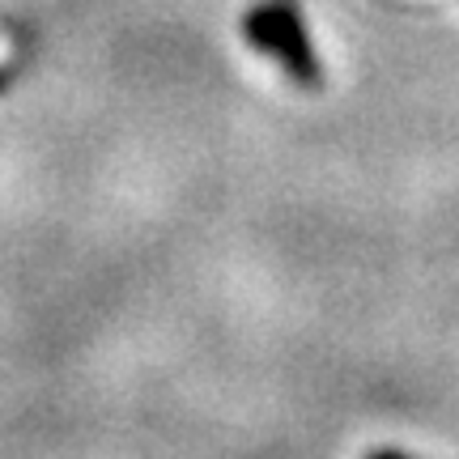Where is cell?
<instances>
[{
	"label": "cell",
	"instance_id": "obj_1",
	"mask_svg": "<svg viewBox=\"0 0 459 459\" xmlns=\"http://www.w3.org/2000/svg\"><path fill=\"white\" fill-rule=\"evenodd\" d=\"M247 39L273 56L298 85H319V60L311 51V39L302 30V17H298L294 0H264L260 9L247 13Z\"/></svg>",
	"mask_w": 459,
	"mask_h": 459
},
{
	"label": "cell",
	"instance_id": "obj_2",
	"mask_svg": "<svg viewBox=\"0 0 459 459\" xmlns=\"http://www.w3.org/2000/svg\"><path fill=\"white\" fill-rule=\"evenodd\" d=\"M366 459H412V455H404V451H375V455H366Z\"/></svg>",
	"mask_w": 459,
	"mask_h": 459
},
{
	"label": "cell",
	"instance_id": "obj_3",
	"mask_svg": "<svg viewBox=\"0 0 459 459\" xmlns=\"http://www.w3.org/2000/svg\"><path fill=\"white\" fill-rule=\"evenodd\" d=\"M0 85H4V77H0Z\"/></svg>",
	"mask_w": 459,
	"mask_h": 459
}]
</instances>
